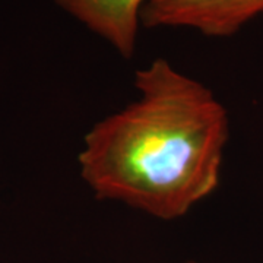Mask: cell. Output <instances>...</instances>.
Masks as SVG:
<instances>
[{
    "label": "cell",
    "mask_w": 263,
    "mask_h": 263,
    "mask_svg": "<svg viewBox=\"0 0 263 263\" xmlns=\"http://www.w3.org/2000/svg\"><path fill=\"white\" fill-rule=\"evenodd\" d=\"M62 9L105 40L120 56L132 59L148 0H54Z\"/></svg>",
    "instance_id": "cell-3"
},
{
    "label": "cell",
    "mask_w": 263,
    "mask_h": 263,
    "mask_svg": "<svg viewBox=\"0 0 263 263\" xmlns=\"http://www.w3.org/2000/svg\"><path fill=\"white\" fill-rule=\"evenodd\" d=\"M135 86V103L85 135L81 177L100 200L171 221L218 187L228 114L208 86L165 59L138 70Z\"/></svg>",
    "instance_id": "cell-1"
},
{
    "label": "cell",
    "mask_w": 263,
    "mask_h": 263,
    "mask_svg": "<svg viewBox=\"0 0 263 263\" xmlns=\"http://www.w3.org/2000/svg\"><path fill=\"white\" fill-rule=\"evenodd\" d=\"M187 263H196V262H187Z\"/></svg>",
    "instance_id": "cell-4"
},
{
    "label": "cell",
    "mask_w": 263,
    "mask_h": 263,
    "mask_svg": "<svg viewBox=\"0 0 263 263\" xmlns=\"http://www.w3.org/2000/svg\"><path fill=\"white\" fill-rule=\"evenodd\" d=\"M263 13V0H148L146 28H192L206 37H231Z\"/></svg>",
    "instance_id": "cell-2"
}]
</instances>
